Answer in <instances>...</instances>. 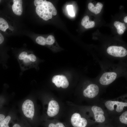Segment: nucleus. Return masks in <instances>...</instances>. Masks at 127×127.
<instances>
[{
    "label": "nucleus",
    "mask_w": 127,
    "mask_h": 127,
    "mask_svg": "<svg viewBox=\"0 0 127 127\" xmlns=\"http://www.w3.org/2000/svg\"><path fill=\"white\" fill-rule=\"evenodd\" d=\"M60 107L58 102L54 100L50 101L47 111L48 115L50 117H53L57 115L58 113Z\"/></svg>",
    "instance_id": "9d476101"
},
{
    "label": "nucleus",
    "mask_w": 127,
    "mask_h": 127,
    "mask_svg": "<svg viewBox=\"0 0 127 127\" xmlns=\"http://www.w3.org/2000/svg\"><path fill=\"white\" fill-rule=\"evenodd\" d=\"M105 104L106 108L110 111L113 110H114V106L116 105L117 106L116 111L118 112L122 111L124 107L127 106V103L111 100L106 101Z\"/></svg>",
    "instance_id": "0eeeda50"
},
{
    "label": "nucleus",
    "mask_w": 127,
    "mask_h": 127,
    "mask_svg": "<svg viewBox=\"0 0 127 127\" xmlns=\"http://www.w3.org/2000/svg\"><path fill=\"white\" fill-rule=\"evenodd\" d=\"M124 22L126 23H127V16H126L125 17L124 19Z\"/></svg>",
    "instance_id": "393cba45"
},
{
    "label": "nucleus",
    "mask_w": 127,
    "mask_h": 127,
    "mask_svg": "<svg viewBox=\"0 0 127 127\" xmlns=\"http://www.w3.org/2000/svg\"><path fill=\"white\" fill-rule=\"evenodd\" d=\"M5 118V116L4 115L0 114V127L1 123L2 121Z\"/></svg>",
    "instance_id": "5701e85b"
},
{
    "label": "nucleus",
    "mask_w": 127,
    "mask_h": 127,
    "mask_svg": "<svg viewBox=\"0 0 127 127\" xmlns=\"http://www.w3.org/2000/svg\"><path fill=\"white\" fill-rule=\"evenodd\" d=\"M91 110L94 114L95 119L96 122L102 123L105 121V118L104 115V112L101 108L94 106L92 107Z\"/></svg>",
    "instance_id": "9b49d317"
},
{
    "label": "nucleus",
    "mask_w": 127,
    "mask_h": 127,
    "mask_svg": "<svg viewBox=\"0 0 127 127\" xmlns=\"http://www.w3.org/2000/svg\"><path fill=\"white\" fill-rule=\"evenodd\" d=\"M1 0H0V2H1Z\"/></svg>",
    "instance_id": "a878e982"
},
{
    "label": "nucleus",
    "mask_w": 127,
    "mask_h": 127,
    "mask_svg": "<svg viewBox=\"0 0 127 127\" xmlns=\"http://www.w3.org/2000/svg\"><path fill=\"white\" fill-rule=\"evenodd\" d=\"M12 9L14 13L18 16H20L23 12L22 1L21 0H13Z\"/></svg>",
    "instance_id": "f8f14e48"
},
{
    "label": "nucleus",
    "mask_w": 127,
    "mask_h": 127,
    "mask_svg": "<svg viewBox=\"0 0 127 127\" xmlns=\"http://www.w3.org/2000/svg\"><path fill=\"white\" fill-rule=\"evenodd\" d=\"M54 42V38L52 35H50L46 39V44L51 45L53 44Z\"/></svg>",
    "instance_id": "6ab92c4d"
},
{
    "label": "nucleus",
    "mask_w": 127,
    "mask_h": 127,
    "mask_svg": "<svg viewBox=\"0 0 127 127\" xmlns=\"http://www.w3.org/2000/svg\"><path fill=\"white\" fill-rule=\"evenodd\" d=\"M48 127H65L64 124L61 122H58L55 124L51 123L49 124Z\"/></svg>",
    "instance_id": "412c9836"
},
{
    "label": "nucleus",
    "mask_w": 127,
    "mask_h": 127,
    "mask_svg": "<svg viewBox=\"0 0 127 127\" xmlns=\"http://www.w3.org/2000/svg\"><path fill=\"white\" fill-rule=\"evenodd\" d=\"M99 91L98 86L95 84H92L88 85L83 90V94L85 97L91 98L97 96Z\"/></svg>",
    "instance_id": "6e6552de"
},
{
    "label": "nucleus",
    "mask_w": 127,
    "mask_h": 127,
    "mask_svg": "<svg viewBox=\"0 0 127 127\" xmlns=\"http://www.w3.org/2000/svg\"><path fill=\"white\" fill-rule=\"evenodd\" d=\"M117 74L115 72H106L104 73L99 79L100 83L103 85H108L116 79Z\"/></svg>",
    "instance_id": "1a4fd4ad"
},
{
    "label": "nucleus",
    "mask_w": 127,
    "mask_h": 127,
    "mask_svg": "<svg viewBox=\"0 0 127 127\" xmlns=\"http://www.w3.org/2000/svg\"><path fill=\"white\" fill-rule=\"evenodd\" d=\"M67 9L69 14L71 16H75V14L74 12L73 6L72 5H68L67 7Z\"/></svg>",
    "instance_id": "aec40b11"
},
{
    "label": "nucleus",
    "mask_w": 127,
    "mask_h": 127,
    "mask_svg": "<svg viewBox=\"0 0 127 127\" xmlns=\"http://www.w3.org/2000/svg\"><path fill=\"white\" fill-rule=\"evenodd\" d=\"M11 119V117L10 116H8L2 121L0 127H9L8 124Z\"/></svg>",
    "instance_id": "f3484780"
},
{
    "label": "nucleus",
    "mask_w": 127,
    "mask_h": 127,
    "mask_svg": "<svg viewBox=\"0 0 127 127\" xmlns=\"http://www.w3.org/2000/svg\"><path fill=\"white\" fill-rule=\"evenodd\" d=\"M107 52L109 55L115 57H123L127 54L126 50L121 46H110L107 48Z\"/></svg>",
    "instance_id": "7ed1b4c3"
},
{
    "label": "nucleus",
    "mask_w": 127,
    "mask_h": 127,
    "mask_svg": "<svg viewBox=\"0 0 127 127\" xmlns=\"http://www.w3.org/2000/svg\"><path fill=\"white\" fill-rule=\"evenodd\" d=\"M9 28L7 22L2 18L0 17V30L5 32Z\"/></svg>",
    "instance_id": "dca6fc26"
},
{
    "label": "nucleus",
    "mask_w": 127,
    "mask_h": 127,
    "mask_svg": "<svg viewBox=\"0 0 127 127\" xmlns=\"http://www.w3.org/2000/svg\"><path fill=\"white\" fill-rule=\"evenodd\" d=\"M103 7L102 4L99 2L97 3L95 6L91 3H89L88 5V9L91 12L95 14H98L100 12Z\"/></svg>",
    "instance_id": "ddd939ff"
},
{
    "label": "nucleus",
    "mask_w": 127,
    "mask_h": 127,
    "mask_svg": "<svg viewBox=\"0 0 127 127\" xmlns=\"http://www.w3.org/2000/svg\"><path fill=\"white\" fill-rule=\"evenodd\" d=\"M18 59L20 65L25 69L29 68L30 66L36 60V56L32 54H28L26 52H22L19 55Z\"/></svg>",
    "instance_id": "f03ea898"
},
{
    "label": "nucleus",
    "mask_w": 127,
    "mask_h": 127,
    "mask_svg": "<svg viewBox=\"0 0 127 127\" xmlns=\"http://www.w3.org/2000/svg\"><path fill=\"white\" fill-rule=\"evenodd\" d=\"M4 38L3 35L0 32V44H2L4 42Z\"/></svg>",
    "instance_id": "4be33fe9"
},
{
    "label": "nucleus",
    "mask_w": 127,
    "mask_h": 127,
    "mask_svg": "<svg viewBox=\"0 0 127 127\" xmlns=\"http://www.w3.org/2000/svg\"><path fill=\"white\" fill-rule=\"evenodd\" d=\"M48 2L43 0H35L34 1V5L36 7V13L40 17L45 20H47L52 17V13L49 11Z\"/></svg>",
    "instance_id": "f257e3e1"
},
{
    "label": "nucleus",
    "mask_w": 127,
    "mask_h": 127,
    "mask_svg": "<svg viewBox=\"0 0 127 127\" xmlns=\"http://www.w3.org/2000/svg\"><path fill=\"white\" fill-rule=\"evenodd\" d=\"M71 121L74 127H85L87 124V120L84 118L81 117L80 114L77 113L72 115Z\"/></svg>",
    "instance_id": "39448f33"
},
{
    "label": "nucleus",
    "mask_w": 127,
    "mask_h": 127,
    "mask_svg": "<svg viewBox=\"0 0 127 127\" xmlns=\"http://www.w3.org/2000/svg\"><path fill=\"white\" fill-rule=\"evenodd\" d=\"M114 26L117 29L118 33L120 35L123 34L126 28L124 23L119 21H115L114 23Z\"/></svg>",
    "instance_id": "2eb2a0df"
},
{
    "label": "nucleus",
    "mask_w": 127,
    "mask_h": 127,
    "mask_svg": "<svg viewBox=\"0 0 127 127\" xmlns=\"http://www.w3.org/2000/svg\"><path fill=\"white\" fill-rule=\"evenodd\" d=\"M119 120L122 123L127 124V111L123 112L119 117Z\"/></svg>",
    "instance_id": "a211bd4d"
},
{
    "label": "nucleus",
    "mask_w": 127,
    "mask_h": 127,
    "mask_svg": "<svg viewBox=\"0 0 127 127\" xmlns=\"http://www.w3.org/2000/svg\"><path fill=\"white\" fill-rule=\"evenodd\" d=\"M13 127H21L19 124H16L14 125Z\"/></svg>",
    "instance_id": "b1692460"
},
{
    "label": "nucleus",
    "mask_w": 127,
    "mask_h": 127,
    "mask_svg": "<svg viewBox=\"0 0 127 127\" xmlns=\"http://www.w3.org/2000/svg\"><path fill=\"white\" fill-rule=\"evenodd\" d=\"M52 81L58 88L61 87L63 88H66L68 87L69 84L66 77L62 75L54 76L52 78Z\"/></svg>",
    "instance_id": "423d86ee"
},
{
    "label": "nucleus",
    "mask_w": 127,
    "mask_h": 127,
    "mask_svg": "<svg viewBox=\"0 0 127 127\" xmlns=\"http://www.w3.org/2000/svg\"><path fill=\"white\" fill-rule=\"evenodd\" d=\"M22 110L24 115L26 117L33 118L35 112L34 105L33 102L30 99H27L23 103Z\"/></svg>",
    "instance_id": "20e7f679"
},
{
    "label": "nucleus",
    "mask_w": 127,
    "mask_h": 127,
    "mask_svg": "<svg viewBox=\"0 0 127 127\" xmlns=\"http://www.w3.org/2000/svg\"><path fill=\"white\" fill-rule=\"evenodd\" d=\"M89 17L87 16H84L82 20L81 24L85 28H92L95 26V22L93 21H89Z\"/></svg>",
    "instance_id": "4468645a"
}]
</instances>
